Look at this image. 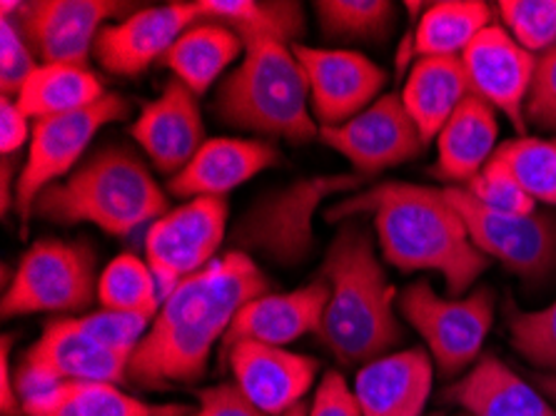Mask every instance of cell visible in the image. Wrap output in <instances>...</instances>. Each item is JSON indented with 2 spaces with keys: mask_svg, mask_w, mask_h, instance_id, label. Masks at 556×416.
<instances>
[{
  "mask_svg": "<svg viewBox=\"0 0 556 416\" xmlns=\"http://www.w3.org/2000/svg\"><path fill=\"white\" fill-rule=\"evenodd\" d=\"M267 292V277L248 252H225L165 297L132 352L128 381L142 389L195 385L205 377L210 352L230 332L238 312Z\"/></svg>",
  "mask_w": 556,
  "mask_h": 416,
  "instance_id": "6da1fadb",
  "label": "cell"
},
{
  "mask_svg": "<svg viewBox=\"0 0 556 416\" xmlns=\"http://www.w3.org/2000/svg\"><path fill=\"white\" fill-rule=\"evenodd\" d=\"M372 212L384 260L402 272H437L446 294L457 300L490 267L477 250L459 210L444 190L409 182H384L342 200L325 212L327 223Z\"/></svg>",
  "mask_w": 556,
  "mask_h": 416,
  "instance_id": "7a4b0ae2",
  "label": "cell"
},
{
  "mask_svg": "<svg viewBox=\"0 0 556 416\" xmlns=\"http://www.w3.org/2000/svg\"><path fill=\"white\" fill-rule=\"evenodd\" d=\"M323 277L330 285V302L317 335L337 360L348 367L390 354L402 342V325L394 314V287L379 265L372 237L357 223H348L323 262Z\"/></svg>",
  "mask_w": 556,
  "mask_h": 416,
  "instance_id": "3957f363",
  "label": "cell"
},
{
  "mask_svg": "<svg viewBox=\"0 0 556 416\" xmlns=\"http://www.w3.org/2000/svg\"><path fill=\"white\" fill-rule=\"evenodd\" d=\"M170 210L148 165L123 146H105L38 194L33 212L58 225H92L125 237Z\"/></svg>",
  "mask_w": 556,
  "mask_h": 416,
  "instance_id": "277c9868",
  "label": "cell"
},
{
  "mask_svg": "<svg viewBox=\"0 0 556 416\" xmlns=\"http://www.w3.org/2000/svg\"><path fill=\"white\" fill-rule=\"evenodd\" d=\"M213 110L225 125L294 146L319 138L305 67L292 46L273 38H245V55L225 75Z\"/></svg>",
  "mask_w": 556,
  "mask_h": 416,
  "instance_id": "5b68a950",
  "label": "cell"
},
{
  "mask_svg": "<svg viewBox=\"0 0 556 416\" xmlns=\"http://www.w3.org/2000/svg\"><path fill=\"white\" fill-rule=\"evenodd\" d=\"M359 182V175H317L267 192L242 215L232 242L240 252H257L280 267L300 265L315 244L319 205L337 192L357 190Z\"/></svg>",
  "mask_w": 556,
  "mask_h": 416,
  "instance_id": "8992f818",
  "label": "cell"
},
{
  "mask_svg": "<svg viewBox=\"0 0 556 416\" xmlns=\"http://www.w3.org/2000/svg\"><path fill=\"white\" fill-rule=\"evenodd\" d=\"M96 252L88 242L40 240L23 254L3 294V317L83 312L98 300Z\"/></svg>",
  "mask_w": 556,
  "mask_h": 416,
  "instance_id": "52a82bcc",
  "label": "cell"
},
{
  "mask_svg": "<svg viewBox=\"0 0 556 416\" xmlns=\"http://www.w3.org/2000/svg\"><path fill=\"white\" fill-rule=\"evenodd\" d=\"M402 317L425 339L427 352L442 377H454L479 362L494 319V294L479 287L465 300H444L419 279L400 297Z\"/></svg>",
  "mask_w": 556,
  "mask_h": 416,
  "instance_id": "ba28073f",
  "label": "cell"
},
{
  "mask_svg": "<svg viewBox=\"0 0 556 416\" xmlns=\"http://www.w3.org/2000/svg\"><path fill=\"white\" fill-rule=\"evenodd\" d=\"M130 113V103L117 92H108L100 103L90 105L78 113H67L58 117L36 121L30 135L28 157L15 180V212L25 223L33 215L38 194L61 177L73 173L80 165L83 155L96 140V135L105 125L125 121Z\"/></svg>",
  "mask_w": 556,
  "mask_h": 416,
  "instance_id": "9c48e42d",
  "label": "cell"
},
{
  "mask_svg": "<svg viewBox=\"0 0 556 416\" xmlns=\"http://www.w3.org/2000/svg\"><path fill=\"white\" fill-rule=\"evenodd\" d=\"M130 352L113 350L98 342L78 317L48 322L43 335L25 352L15 387L28 399L65 381H111L125 385L130 369Z\"/></svg>",
  "mask_w": 556,
  "mask_h": 416,
  "instance_id": "30bf717a",
  "label": "cell"
},
{
  "mask_svg": "<svg viewBox=\"0 0 556 416\" xmlns=\"http://www.w3.org/2000/svg\"><path fill=\"white\" fill-rule=\"evenodd\" d=\"M230 205L225 198H195L170 207L148 227L146 262L163 300L182 279L213 265L227 232Z\"/></svg>",
  "mask_w": 556,
  "mask_h": 416,
  "instance_id": "8fae6325",
  "label": "cell"
},
{
  "mask_svg": "<svg viewBox=\"0 0 556 416\" xmlns=\"http://www.w3.org/2000/svg\"><path fill=\"white\" fill-rule=\"evenodd\" d=\"M0 13L18 21L33 53L43 63L88 67L100 30L128 13V5L113 0H5Z\"/></svg>",
  "mask_w": 556,
  "mask_h": 416,
  "instance_id": "7c38bea8",
  "label": "cell"
},
{
  "mask_svg": "<svg viewBox=\"0 0 556 416\" xmlns=\"http://www.w3.org/2000/svg\"><path fill=\"white\" fill-rule=\"evenodd\" d=\"M477 250L502 262L514 275L542 279L556 267V223L549 215H502L486 210L465 188H446Z\"/></svg>",
  "mask_w": 556,
  "mask_h": 416,
  "instance_id": "4fadbf2b",
  "label": "cell"
},
{
  "mask_svg": "<svg viewBox=\"0 0 556 416\" xmlns=\"http://www.w3.org/2000/svg\"><path fill=\"white\" fill-rule=\"evenodd\" d=\"M292 50L305 67L309 108L319 130L344 125L382 98L387 73L357 50L309 48L302 42Z\"/></svg>",
  "mask_w": 556,
  "mask_h": 416,
  "instance_id": "5bb4252c",
  "label": "cell"
},
{
  "mask_svg": "<svg viewBox=\"0 0 556 416\" xmlns=\"http://www.w3.org/2000/svg\"><path fill=\"white\" fill-rule=\"evenodd\" d=\"M319 140L340 152L362 175H375L387 167L407 163L427 146L404 108L402 96H394V92L382 96L344 125L323 127Z\"/></svg>",
  "mask_w": 556,
  "mask_h": 416,
  "instance_id": "9a60e30c",
  "label": "cell"
},
{
  "mask_svg": "<svg viewBox=\"0 0 556 416\" xmlns=\"http://www.w3.org/2000/svg\"><path fill=\"white\" fill-rule=\"evenodd\" d=\"M200 21L198 3H167L142 8L100 30L96 40V61L100 67L121 78H135L150 65L165 61L192 23Z\"/></svg>",
  "mask_w": 556,
  "mask_h": 416,
  "instance_id": "2e32d148",
  "label": "cell"
},
{
  "mask_svg": "<svg viewBox=\"0 0 556 416\" xmlns=\"http://www.w3.org/2000/svg\"><path fill=\"white\" fill-rule=\"evenodd\" d=\"M469 88L504 113L519 133L527 130L525 105L532 90L536 58L514 40L502 23L484 28L462 53Z\"/></svg>",
  "mask_w": 556,
  "mask_h": 416,
  "instance_id": "e0dca14e",
  "label": "cell"
},
{
  "mask_svg": "<svg viewBox=\"0 0 556 416\" xmlns=\"http://www.w3.org/2000/svg\"><path fill=\"white\" fill-rule=\"evenodd\" d=\"M227 364L240 392L267 416H285L302 404L319 371L317 360L307 354L252 339L227 344Z\"/></svg>",
  "mask_w": 556,
  "mask_h": 416,
  "instance_id": "ac0fdd59",
  "label": "cell"
},
{
  "mask_svg": "<svg viewBox=\"0 0 556 416\" xmlns=\"http://www.w3.org/2000/svg\"><path fill=\"white\" fill-rule=\"evenodd\" d=\"M130 135L155 169L167 177L178 175L207 142L198 96L173 78L155 100L142 105Z\"/></svg>",
  "mask_w": 556,
  "mask_h": 416,
  "instance_id": "d6986e66",
  "label": "cell"
},
{
  "mask_svg": "<svg viewBox=\"0 0 556 416\" xmlns=\"http://www.w3.org/2000/svg\"><path fill=\"white\" fill-rule=\"evenodd\" d=\"M280 155L265 140L213 138L198 150V155L178 175L167 180V192L175 198H225L252 177L273 167Z\"/></svg>",
  "mask_w": 556,
  "mask_h": 416,
  "instance_id": "ffe728a7",
  "label": "cell"
},
{
  "mask_svg": "<svg viewBox=\"0 0 556 416\" xmlns=\"http://www.w3.org/2000/svg\"><path fill=\"white\" fill-rule=\"evenodd\" d=\"M327 302H330V285L325 279L294 292L260 294L238 312L223 342L227 346L240 339H252L269 346H288L300 337L317 332Z\"/></svg>",
  "mask_w": 556,
  "mask_h": 416,
  "instance_id": "44dd1931",
  "label": "cell"
},
{
  "mask_svg": "<svg viewBox=\"0 0 556 416\" xmlns=\"http://www.w3.org/2000/svg\"><path fill=\"white\" fill-rule=\"evenodd\" d=\"M432 381L434 362L429 352H390L357 371L355 394L365 416H422Z\"/></svg>",
  "mask_w": 556,
  "mask_h": 416,
  "instance_id": "7402d4cb",
  "label": "cell"
},
{
  "mask_svg": "<svg viewBox=\"0 0 556 416\" xmlns=\"http://www.w3.org/2000/svg\"><path fill=\"white\" fill-rule=\"evenodd\" d=\"M496 138H500L496 110L469 92L437 135V175L465 188L494 157Z\"/></svg>",
  "mask_w": 556,
  "mask_h": 416,
  "instance_id": "603a6c76",
  "label": "cell"
},
{
  "mask_svg": "<svg viewBox=\"0 0 556 416\" xmlns=\"http://www.w3.org/2000/svg\"><path fill=\"white\" fill-rule=\"evenodd\" d=\"M444 399L469 416H556L554 406L494 354H484L465 377L446 387Z\"/></svg>",
  "mask_w": 556,
  "mask_h": 416,
  "instance_id": "cb8c5ba5",
  "label": "cell"
},
{
  "mask_svg": "<svg viewBox=\"0 0 556 416\" xmlns=\"http://www.w3.org/2000/svg\"><path fill=\"white\" fill-rule=\"evenodd\" d=\"M25 416H188L185 404H150L111 381H65L23 399Z\"/></svg>",
  "mask_w": 556,
  "mask_h": 416,
  "instance_id": "d4e9b609",
  "label": "cell"
},
{
  "mask_svg": "<svg viewBox=\"0 0 556 416\" xmlns=\"http://www.w3.org/2000/svg\"><path fill=\"white\" fill-rule=\"evenodd\" d=\"M469 92L462 58H419L409 67L402 103L429 146Z\"/></svg>",
  "mask_w": 556,
  "mask_h": 416,
  "instance_id": "484cf974",
  "label": "cell"
},
{
  "mask_svg": "<svg viewBox=\"0 0 556 416\" xmlns=\"http://www.w3.org/2000/svg\"><path fill=\"white\" fill-rule=\"evenodd\" d=\"M242 55H245V40L230 25L200 18L175 40L163 63L170 67L175 80L200 98Z\"/></svg>",
  "mask_w": 556,
  "mask_h": 416,
  "instance_id": "4316f807",
  "label": "cell"
},
{
  "mask_svg": "<svg viewBox=\"0 0 556 416\" xmlns=\"http://www.w3.org/2000/svg\"><path fill=\"white\" fill-rule=\"evenodd\" d=\"M105 96L103 80L88 67L40 63L15 96V103L30 121H46V117L78 113L100 103Z\"/></svg>",
  "mask_w": 556,
  "mask_h": 416,
  "instance_id": "83f0119b",
  "label": "cell"
},
{
  "mask_svg": "<svg viewBox=\"0 0 556 416\" xmlns=\"http://www.w3.org/2000/svg\"><path fill=\"white\" fill-rule=\"evenodd\" d=\"M200 18L230 25L238 36L273 38L285 46H298L305 36V13L300 3L285 0H198Z\"/></svg>",
  "mask_w": 556,
  "mask_h": 416,
  "instance_id": "f1b7e54d",
  "label": "cell"
},
{
  "mask_svg": "<svg viewBox=\"0 0 556 416\" xmlns=\"http://www.w3.org/2000/svg\"><path fill=\"white\" fill-rule=\"evenodd\" d=\"M492 18L494 11L482 0H442L419 18L415 50L422 58H462Z\"/></svg>",
  "mask_w": 556,
  "mask_h": 416,
  "instance_id": "f546056e",
  "label": "cell"
},
{
  "mask_svg": "<svg viewBox=\"0 0 556 416\" xmlns=\"http://www.w3.org/2000/svg\"><path fill=\"white\" fill-rule=\"evenodd\" d=\"M98 304L100 310L138 314L153 322L163 307V294L148 262L138 254L125 252L108 262V267L100 272Z\"/></svg>",
  "mask_w": 556,
  "mask_h": 416,
  "instance_id": "4dcf8cb0",
  "label": "cell"
},
{
  "mask_svg": "<svg viewBox=\"0 0 556 416\" xmlns=\"http://www.w3.org/2000/svg\"><path fill=\"white\" fill-rule=\"evenodd\" d=\"M315 13L325 38L382 40L397 18L387 0H319Z\"/></svg>",
  "mask_w": 556,
  "mask_h": 416,
  "instance_id": "1f68e13d",
  "label": "cell"
},
{
  "mask_svg": "<svg viewBox=\"0 0 556 416\" xmlns=\"http://www.w3.org/2000/svg\"><path fill=\"white\" fill-rule=\"evenodd\" d=\"M511 169L529 198L544 205H556V142L527 138L502 142L494 152Z\"/></svg>",
  "mask_w": 556,
  "mask_h": 416,
  "instance_id": "d6a6232c",
  "label": "cell"
},
{
  "mask_svg": "<svg viewBox=\"0 0 556 416\" xmlns=\"http://www.w3.org/2000/svg\"><path fill=\"white\" fill-rule=\"evenodd\" d=\"M509 36L534 58L556 48V0H502L496 3Z\"/></svg>",
  "mask_w": 556,
  "mask_h": 416,
  "instance_id": "836d02e7",
  "label": "cell"
},
{
  "mask_svg": "<svg viewBox=\"0 0 556 416\" xmlns=\"http://www.w3.org/2000/svg\"><path fill=\"white\" fill-rule=\"evenodd\" d=\"M507 322L514 350L532 367L556 375V302L539 312L509 310Z\"/></svg>",
  "mask_w": 556,
  "mask_h": 416,
  "instance_id": "e575fe53",
  "label": "cell"
},
{
  "mask_svg": "<svg viewBox=\"0 0 556 416\" xmlns=\"http://www.w3.org/2000/svg\"><path fill=\"white\" fill-rule=\"evenodd\" d=\"M465 190L486 210L502 212V215H534L536 202L521 190L511 169L500 157H492L475 180L465 185Z\"/></svg>",
  "mask_w": 556,
  "mask_h": 416,
  "instance_id": "d590c367",
  "label": "cell"
},
{
  "mask_svg": "<svg viewBox=\"0 0 556 416\" xmlns=\"http://www.w3.org/2000/svg\"><path fill=\"white\" fill-rule=\"evenodd\" d=\"M36 67V53H33L18 21L3 15L0 21V90H3V98L18 96Z\"/></svg>",
  "mask_w": 556,
  "mask_h": 416,
  "instance_id": "8d00e7d4",
  "label": "cell"
},
{
  "mask_svg": "<svg viewBox=\"0 0 556 416\" xmlns=\"http://www.w3.org/2000/svg\"><path fill=\"white\" fill-rule=\"evenodd\" d=\"M80 325L88 329V332L113 350L121 352H135L142 337L148 335V329L153 322L146 317H138V314H123V312H111V310H98L90 312L86 317H78Z\"/></svg>",
  "mask_w": 556,
  "mask_h": 416,
  "instance_id": "74e56055",
  "label": "cell"
},
{
  "mask_svg": "<svg viewBox=\"0 0 556 416\" xmlns=\"http://www.w3.org/2000/svg\"><path fill=\"white\" fill-rule=\"evenodd\" d=\"M525 121L556 130V48L536 58V71L525 105Z\"/></svg>",
  "mask_w": 556,
  "mask_h": 416,
  "instance_id": "f35d334b",
  "label": "cell"
},
{
  "mask_svg": "<svg viewBox=\"0 0 556 416\" xmlns=\"http://www.w3.org/2000/svg\"><path fill=\"white\" fill-rule=\"evenodd\" d=\"M307 416H365L357 402L355 389L348 385L340 371L330 369L315 389L307 404Z\"/></svg>",
  "mask_w": 556,
  "mask_h": 416,
  "instance_id": "ab89813d",
  "label": "cell"
},
{
  "mask_svg": "<svg viewBox=\"0 0 556 416\" xmlns=\"http://www.w3.org/2000/svg\"><path fill=\"white\" fill-rule=\"evenodd\" d=\"M188 416H267L248 402L238 385H217L198 392V406Z\"/></svg>",
  "mask_w": 556,
  "mask_h": 416,
  "instance_id": "60d3db41",
  "label": "cell"
},
{
  "mask_svg": "<svg viewBox=\"0 0 556 416\" xmlns=\"http://www.w3.org/2000/svg\"><path fill=\"white\" fill-rule=\"evenodd\" d=\"M28 121L30 117L23 113L15 100H0V125H3V130H0V150H3L5 157L15 155L33 135Z\"/></svg>",
  "mask_w": 556,
  "mask_h": 416,
  "instance_id": "b9f144b4",
  "label": "cell"
},
{
  "mask_svg": "<svg viewBox=\"0 0 556 416\" xmlns=\"http://www.w3.org/2000/svg\"><path fill=\"white\" fill-rule=\"evenodd\" d=\"M8 352H11V337L3 339V352H0V385H3V394H0V412L3 416H21L23 399L18 387L11 381V362H8Z\"/></svg>",
  "mask_w": 556,
  "mask_h": 416,
  "instance_id": "7bdbcfd3",
  "label": "cell"
},
{
  "mask_svg": "<svg viewBox=\"0 0 556 416\" xmlns=\"http://www.w3.org/2000/svg\"><path fill=\"white\" fill-rule=\"evenodd\" d=\"M11 173L13 167L8 160H3V169H0V188H3V215H8V210H11V190H15L11 185Z\"/></svg>",
  "mask_w": 556,
  "mask_h": 416,
  "instance_id": "ee69618b",
  "label": "cell"
},
{
  "mask_svg": "<svg viewBox=\"0 0 556 416\" xmlns=\"http://www.w3.org/2000/svg\"><path fill=\"white\" fill-rule=\"evenodd\" d=\"M536 385L544 389V394L556 402V375H542L536 379Z\"/></svg>",
  "mask_w": 556,
  "mask_h": 416,
  "instance_id": "f6af8a7d",
  "label": "cell"
},
{
  "mask_svg": "<svg viewBox=\"0 0 556 416\" xmlns=\"http://www.w3.org/2000/svg\"><path fill=\"white\" fill-rule=\"evenodd\" d=\"M285 416H307V404H298L292 412H288Z\"/></svg>",
  "mask_w": 556,
  "mask_h": 416,
  "instance_id": "bcb514c9",
  "label": "cell"
},
{
  "mask_svg": "<svg viewBox=\"0 0 556 416\" xmlns=\"http://www.w3.org/2000/svg\"><path fill=\"white\" fill-rule=\"evenodd\" d=\"M429 416H442V414H429Z\"/></svg>",
  "mask_w": 556,
  "mask_h": 416,
  "instance_id": "7dc6e473",
  "label": "cell"
}]
</instances>
